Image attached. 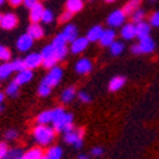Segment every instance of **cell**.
I'll return each instance as SVG.
<instances>
[{"mask_svg": "<svg viewBox=\"0 0 159 159\" xmlns=\"http://www.w3.org/2000/svg\"><path fill=\"white\" fill-rule=\"evenodd\" d=\"M33 138L40 146H47L54 141L56 131H54L53 126L37 124V126L33 129Z\"/></svg>", "mask_w": 159, "mask_h": 159, "instance_id": "6da1fadb", "label": "cell"}, {"mask_svg": "<svg viewBox=\"0 0 159 159\" xmlns=\"http://www.w3.org/2000/svg\"><path fill=\"white\" fill-rule=\"evenodd\" d=\"M73 121H74V115L71 112H67L66 109H64L63 112L60 114L51 124H53V128H54L56 132L66 134V132H68V131H71V129L75 128Z\"/></svg>", "mask_w": 159, "mask_h": 159, "instance_id": "7a4b0ae2", "label": "cell"}, {"mask_svg": "<svg viewBox=\"0 0 159 159\" xmlns=\"http://www.w3.org/2000/svg\"><path fill=\"white\" fill-rule=\"evenodd\" d=\"M40 54H41V58H43V64H41V66H43L44 68L50 70V68H53L54 66H57L58 60H57V56H56V48L53 47L51 43L47 44L46 47H43V50L40 51Z\"/></svg>", "mask_w": 159, "mask_h": 159, "instance_id": "3957f363", "label": "cell"}, {"mask_svg": "<svg viewBox=\"0 0 159 159\" xmlns=\"http://www.w3.org/2000/svg\"><path fill=\"white\" fill-rule=\"evenodd\" d=\"M83 136H84V129L83 128H74L71 131L64 134V141L66 143L73 145L74 148L81 149L83 148Z\"/></svg>", "mask_w": 159, "mask_h": 159, "instance_id": "277c9868", "label": "cell"}, {"mask_svg": "<svg viewBox=\"0 0 159 159\" xmlns=\"http://www.w3.org/2000/svg\"><path fill=\"white\" fill-rule=\"evenodd\" d=\"M64 111L63 107H57V108H53V109H46V111H41V112L37 115L36 121L37 124H43V125H48L60 115V114Z\"/></svg>", "mask_w": 159, "mask_h": 159, "instance_id": "5b68a950", "label": "cell"}, {"mask_svg": "<svg viewBox=\"0 0 159 159\" xmlns=\"http://www.w3.org/2000/svg\"><path fill=\"white\" fill-rule=\"evenodd\" d=\"M126 20V14L124 13L122 9H115L114 11H111V13L108 14V17H107V24H108L109 27H121L124 23H125Z\"/></svg>", "mask_w": 159, "mask_h": 159, "instance_id": "8992f818", "label": "cell"}, {"mask_svg": "<svg viewBox=\"0 0 159 159\" xmlns=\"http://www.w3.org/2000/svg\"><path fill=\"white\" fill-rule=\"evenodd\" d=\"M61 78H63V68H61L60 66H54L53 68H50V71L47 73V75L44 77L43 80L48 84V85L56 87V85L60 84Z\"/></svg>", "mask_w": 159, "mask_h": 159, "instance_id": "52a82bcc", "label": "cell"}, {"mask_svg": "<svg viewBox=\"0 0 159 159\" xmlns=\"http://www.w3.org/2000/svg\"><path fill=\"white\" fill-rule=\"evenodd\" d=\"M19 24V17L11 11H6L2 14V20H0V27L3 30H13Z\"/></svg>", "mask_w": 159, "mask_h": 159, "instance_id": "ba28073f", "label": "cell"}, {"mask_svg": "<svg viewBox=\"0 0 159 159\" xmlns=\"http://www.w3.org/2000/svg\"><path fill=\"white\" fill-rule=\"evenodd\" d=\"M88 44H89V41L87 40L85 36H78L75 40H73L70 43V51L73 54H81L88 47Z\"/></svg>", "mask_w": 159, "mask_h": 159, "instance_id": "9c48e42d", "label": "cell"}, {"mask_svg": "<svg viewBox=\"0 0 159 159\" xmlns=\"http://www.w3.org/2000/svg\"><path fill=\"white\" fill-rule=\"evenodd\" d=\"M74 70H75V73L80 74V75H85V74L93 71V61L89 58H87V57H83V58H80L75 63Z\"/></svg>", "mask_w": 159, "mask_h": 159, "instance_id": "30bf717a", "label": "cell"}, {"mask_svg": "<svg viewBox=\"0 0 159 159\" xmlns=\"http://www.w3.org/2000/svg\"><path fill=\"white\" fill-rule=\"evenodd\" d=\"M33 44H34V40L31 39V37H30L27 33L20 34L19 39L16 40V47H17V50H19V51H21V53L29 51V50L33 47Z\"/></svg>", "mask_w": 159, "mask_h": 159, "instance_id": "8fae6325", "label": "cell"}, {"mask_svg": "<svg viewBox=\"0 0 159 159\" xmlns=\"http://www.w3.org/2000/svg\"><path fill=\"white\" fill-rule=\"evenodd\" d=\"M24 64H26V68L30 70H34V68H39L41 64H43V58H41V54L40 53H29L26 57H24Z\"/></svg>", "mask_w": 159, "mask_h": 159, "instance_id": "7c38bea8", "label": "cell"}, {"mask_svg": "<svg viewBox=\"0 0 159 159\" xmlns=\"http://www.w3.org/2000/svg\"><path fill=\"white\" fill-rule=\"evenodd\" d=\"M115 36H116V33H115V30H114L112 27H109V29H104L102 34H101V37H99V40H98L99 46L101 47H109L116 40Z\"/></svg>", "mask_w": 159, "mask_h": 159, "instance_id": "4fadbf2b", "label": "cell"}, {"mask_svg": "<svg viewBox=\"0 0 159 159\" xmlns=\"http://www.w3.org/2000/svg\"><path fill=\"white\" fill-rule=\"evenodd\" d=\"M138 47H139V53L141 54H149V53H152V51H155L156 44L152 37L148 36V37H143V39L139 40Z\"/></svg>", "mask_w": 159, "mask_h": 159, "instance_id": "5bb4252c", "label": "cell"}, {"mask_svg": "<svg viewBox=\"0 0 159 159\" xmlns=\"http://www.w3.org/2000/svg\"><path fill=\"white\" fill-rule=\"evenodd\" d=\"M151 30H152V26L149 24V21L142 20V21H139V23L135 24V31H136L135 37L138 40H141V39H143V37L151 36Z\"/></svg>", "mask_w": 159, "mask_h": 159, "instance_id": "9a60e30c", "label": "cell"}, {"mask_svg": "<svg viewBox=\"0 0 159 159\" xmlns=\"http://www.w3.org/2000/svg\"><path fill=\"white\" fill-rule=\"evenodd\" d=\"M44 9H46V7L40 3V2L36 4V6L31 7V9H29L30 23H40V21H41V16H43Z\"/></svg>", "mask_w": 159, "mask_h": 159, "instance_id": "2e32d148", "label": "cell"}, {"mask_svg": "<svg viewBox=\"0 0 159 159\" xmlns=\"http://www.w3.org/2000/svg\"><path fill=\"white\" fill-rule=\"evenodd\" d=\"M26 33L33 40H40L44 37V29L40 23H30L26 30Z\"/></svg>", "mask_w": 159, "mask_h": 159, "instance_id": "e0dca14e", "label": "cell"}, {"mask_svg": "<svg viewBox=\"0 0 159 159\" xmlns=\"http://www.w3.org/2000/svg\"><path fill=\"white\" fill-rule=\"evenodd\" d=\"M33 80V70L30 68H24L19 73H16V77H14L13 81H16L19 85H24V84L30 83Z\"/></svg>", "mask_w": 159, "mask_h": 159, "instance_id": "ac0fdd59", "label": "cell"}, {"mask_svg": "<svg viewBox=\"0 0 159 159\" xmlns=\"http://www.w3.org/2000/svg\"><path fill=\"white\" fill-rule=\"evenodd\" d=\"M119 36L122 37L124 40H132L135 39L136 31H135V23H124L121 26V31H119Z\"/></svg>", "mask_w": 159, "mask_h": 159, "instance_id": "d6986e66", "label": "cell"}, {"mask_svg": "<svg viewBox=\"0 0 159 159\" xmlns=\"http://www.w3.org/2000/svg\"><path fill=\"white\" fill-rule=\"evenodd\" d=\"M61 33L64 34V37H66L67 41L71 43L73 40H75L77 37H78V29H77L75 24H73L71 21H70V23H67L66 26H64V29H63Z\"/></svg>", "mask_w": 159, "mask_h": 159, "instance_id": "ffe728a7", "label": "cell"}, {"mask_svg": "<svg viewBox=\"0 0 159 159\" xmlns=\"http://www.w3.org/2000/svg\"><path fill=\"white\" fill-rule=\"evenodd\" d=\"M125 83H126V78L124 75H115L109 80L108 89L111 93H116V91H119V89L125 85Z\"/></svg>", "mask_w": 159, "mask_h": 159, "instance_id": "44dd1931", "label": "cell"}, {"mask_svg": "<svg viewBox=\"0 0 159 159\" xmlns=\"http://www.w3.org/2000/svg\"><path fill=\"white\" fill-rule=\"evenodd\" d=\"M102 31H104V27L101 24H95V26H93L88 30L85 37L89 43H97L99 40V37H101V34H102Z\"/></svg>", "mask_w": 159, "mask_h": 159, "instance_id": "7402d4cb", "label": "cell"}, {"mask_svg": "<svg viewBox=\"0 0 159 159\" xmlns=\"http://www.w3.org/2000/svg\"><path fill=\"white\" fill-rule=\"evenodd\" d=\"M75 97H77L75 87L70 85V87H67V88L63 89V93H61V95H60V99H61V102L68 104V102H71V101H73Z\"/></svg>", "mask_w": 159, "mask_h": 159, "instance_id": "603a6c76", "label": "cell"}, {"mask_svg": "<svg viewBox=\"0 0 159 159\" xmlns=\"http://www.w3.org/2000/svg\"><path fill=\"white\" fill-rule=\"evenodd\" d=\"M44 158V151L40 146L36 148H30L29 151L23 153V159H43Z\"/></svg>", "mask_w": 159, "mask_h": 159, "instance_id": "cb8c5ba5", "label": "cell"}, {"mask_svg": "<svg viewBox=\"0 0 159 159\" xmlns=\"http://www.w3.org/2000/svg\"><path fill=\"white\" fill-rule=\"evenodd\" d=\"M84 7V2L83 0H67L66 2V10L71 11L73 14L81 11Z\"/></svg>", "mask_w": 159, "mask_h": 159, "instance_id": "d4e9b609", "label": "cell"}, {"mask_svg": "<svg viewBox=\"0 0 159 159\" xmlns=\"http://www.w3.org/2000/svg\"><path fill=\"white\" fill-rule=\"evenodd\" d=\"M13 74V67L9 61H2L0 64V81L3 80H7L10 75Z\"/></svg>", "mask_w": 159, "mask_h": 159, "instance_id": "484cf974", "label": "cell"}, {"mask_svg": "<svg viewBox=\"0 0 159 159\" xmlns=\"http://www.w3.org/2000/svg\"><path fill=\"white\" fill-rule=\"evenodd\" d=\"M141 2H142V0H128V2L124 4V7H122L124 13H125L126 16H131V14H132L136 9H139Z\"/></svg>", "mask_w": 159, "mask_h": 159, "instance_id": "4316f807", "label": "cell"}, {"mask_svg": "<svg viewBox=\"0 0 159 159\" xmlns=\"http://www.w3.org/2000/svg\"><path fill=\"white\" fill-rule=\"evenodd\" d=\"M46 156L50 159H61L63 158V148L58 145H53L47 149Z\"/></svg>", "mask_w": 159, "mask_h": 159, "instance_id": "83f0119b", "label": "cell"}, {"mask_svg": "<svg viewBox=\"0 0 159 159\" xmlns=\"http://www.w3.org/2000/svg\"><path fill=\"white\" fill-rule=\"evenodd\" d=\"M124 50H125V44H124V41H121V40H115V41L109 46V51H111L112 56H119V54H122Z\"/></svg>", "mask_w": 159, "mask_h": 159, "instance_id": "f1b7e54d", "label": "cell"}, {"mask_svg": "<svg viewBox=\"0 0 159 159\" xmlns=\"http://www.w3.org/2000/svg\"><path fill=\"white\" fill-rule=\"evenodd\" d=\"M51 89H53V87L48 85V84L46 83V81H41V83L39 84V88H37V94H39L40 97H48L50 93H51Z\"/></svg>", "mask_w": 159, "mask_h": 159, "instance_id": "f546056e", "label": "cell"}, {"mask_svg": "<svg viewBox=\"0 0 159 159\" xmlns=\"http://www.w3.org/2000/svg\"><path fill=\"white\" fill-rule=\"evenodd\" d=\"M23 149L21 148H13L10 149L9 148V152L6 153L3 159H23Z\"/></svg>", "mask_w": 159, "mask_h": 159, "instance_id": "4dcf8cb0", "label": "cell"}, {"mask_svg": "<svg viewBox=\"0 0 159 159\" xmlns=\"http://www.w3.org/2000/svg\"><path fill=\"white\" fill-rule=\"evenodd\" d=\"M51 44H53L54 48H60V47H66L67 44H68V41L66 40V37H64L63 33H58L57 36H54Z\"/></svg>", "mask_w": 159, "mask_h": 159, "instance_id": "1f68e13d", "label": "cell"}, {"mask_svg": "<svg viewBox=\"0 0 159 159\" xmlns=\"http://www.w3.org/2000/svg\"><path fill=\"white\" fill-rule=\"evenodd\" d=\"M129 17H131V21H132V23H135V24L139 23V21H142V20L145 19V10L139 7V9H136Z\"/></svg>", "mask_w": 159, "mask_h": 159, "instance_id": "d6a6232c", "label": "cell"}, {"mask_svg": "<svg viewBox=\"0 0 159 159\" xmlns=\"http://www.w3.org/2000/svg\"><path fill=\"white\" fill-rule=\"evenodd\" d=\"M19 84L16 83V81H11V83L9 84V85L6 87V95H9V97H16L17 94H19Z\"/></svg>", "mask_w": 159, "mask_h": 159, "instance_id": "836d02e7", "label": "cell"}, {"mask_svg": "<svg viewBox=\"0 0 159 159\" xmlns=\"http://www.w3.org/2000/svg\"><path fill=\"white\" fill-rule=\"evenodd\" d=\"M41 21L44 24H50L54 21V13L51 9H44L43 11V16H41Z\"/></svg>", "mask_w": 159, "mask_h": 159, "instance_id": "e575fe53", "label": "cell"}, {"mask_svg": "<svg viewBox=\"0 0 159 159\" xmlns=\"http://www.w3.org/2000/svg\"><path fill=\"white\" fill-rule=\"evenodd\" d=\"M11 58V51L9 47L0 44V61H9Z\"/></svg>", "mask_w": 159, "mask_h": 159, "instance_id": "d590c367", "label": "cell"}, {"mask_svg": "<svg viewBox=\"0 0 159 159\" xmlns=\"http://www.w3.org/2000/svg\"><path fill=\"white\" fill-rule=\"evenodd\" d=\"M10 64H11V67H13V71H16V73H19V71H21V70L26 68L24 58H14Z\"/></svg>", "mask_w": 159, "mask_h": 159, "instance_id": "8d00e7d4", "label": "cell"}, {"mask_svg": "<svg viewBox=\"0 0 159 159\" xmlns=\"http://www.w3.org/2000/svg\"><path fill=\"white\" fill-rule=\"evenodd\" d=\"M73 16H74V14L71 13V11H68V10H64L63 13L60 14V17H58V23H61V24L70 23V20L73 19Z\"/></svg>", "mask_w": 159, "mask_h": 159, "instance_id": "74e56055", "label": "cell"}, {"mask_svg": "<svg viewBox=\"0 0 159 159\" xmlns=\"http://www.w3.org/2000/svg\"><path fill=\"white\" fill-rule=\"evenodd\" d=\"M77 98L81 101L83 104H89L91 102V95H89L87 91H77Z\"/></svg>", "mask_w": 159, "mask_h": 159, "instance_id": "f35d334b", "label": "cell"}, {"mask_svg": "<svg viewBox=\"0 0 159 159\" xmlns=\"http://www.w3.org/2000/svg\"><path fill=\"white\" fill-rule=\"evenodd\" d=\"M68 54V47H60V48H56V56H57V60L58 61H63L64 58L67 57Z\"/></svg>", "mask_w": 159, "mask_h": 159, "instance_id": "ab89813d", "label": "cell"}, {"mask_svg": "<svg viewBox=\"0 0 159 159\" xmlns=\"http://www.w3.org/2000/svg\"><path fill=\"white\" fill-rule=\"evenodd\" d=\"M149 24L152 27H159V10L153 11V13L149 16Z\"/></svg>", "mask_w": 159, "mask_h": 159, "instance_id": "60d3db41", "label": "cell"}, {"mask_svg": "<svg viewBox=\"0 0 159 159\" xmlns=\"http://www.w3.org/2000/svg\"><path fill=\"white\" fill-rule=\"evenodd\" d=\"M4 136H6V139H16L17 136H19V132H17L16 129H9V131H6V134H4Z\"/></svg>", "mask_w": 159, "mask_h": 159, "instance_id": "b9f144b4", "label": "cell"}, {"mask_svg": "<svg viewBox=\"0 0 159 159\" xmlns=\"http://www.w3.org/2000/svg\"><path fill=\"white\" fill-rule=\"evenodd\" d=\"M7 152H9V146H7V143L6 142H0V159H3Z\"/></svg>", "mask_w": 159, "mask_h": 159, "instance_id": "7bdbcfd3", "label": "cell"}, {"mask_svg": "<svg viewBox=\"0 0 159 159\" xmlns=\"http://www.w3.org/2000/svg\"><path fill=\"white\" fill-rule=\"evenodd\" d=\"M104 153V149L101 148V146H94L93 149H91V155L95 156V158H98V156H101Z\"/></svg>", "mask_w": 159, "mask_h": 159, "instance_id": "ee69618b", "label": "cell"}, {"mask_svg": "<svg viewBox=\"0 0 159 159\" xmlns=\"http://www.w3.org/2000/svg\"><path fill=\"white\" fill-rule=\"evenodd\" d=\"M39 2H40V0H24L23 4H24V7H26V9H31V7L36 6Z\"/></svg>", "mask_w": 159, "mask_h": 159, "instance_id": "f6af8a7d", "label": "cell"}, {"mask_svg": "<svg viewBox=\"0 0 159 159\" xmlns=\"http://www.w3.org/2000/svg\"><path fill=\"white\" fill-rule=\"evenodd\" d=\"M23 2H24V0H7V3H9L11 7H19V6H21V4H23Z\"/></svg>", "mask_w": 159, "mask_h": 159, "instance_id": "bcb514c9", "label": "cell"}, {"mask_svg": "<svg viewBox=\"0 0 159 159\" xmlns=\"http://www.w3.org/2000/svg\"><path fill=\"white\" fill-rule=\"evenodd\" d=\"M129 50H131V53H132V54H141V53H139L138 43H136V44H132V46H131V48H129Z\"/></svg>", "mask_w": 159, "mask_h": 159, "instance_id": "7dc6e473", "label": "cell"}, {"mask_svg": "<svg viewBox=\"0 0 159 159\" xmlns=\"http://www.w3.org/2000/svg\"><path fill=\"white\" fill-rule=\"evenodd\" d=\"M3 101H4V93H0V105L3 104Z\"/></svg>", "mask_w": 159, "mask_h": 159, "instance_id": "c3c4849f", "label": "cell"}, {"mask_svg": "<svg viewBox=\"0 0 159 159\" xmlns=\"http://www.w3.org/2000/svg\"><path fill=\"white\" fill-rule=\"evenodd\" d=\"M78 159H89V158H88L87 155H84V153H81V155L78 156Z\"/></svg>", "mask_w": 159, "mask_h": 159, "instance_id": "681fc988", "label": "cell"}, {"mask_svg": "<svg viewBox=\"0 0 159 159\" xmlns=\"http://www.w3.org/2000/svg\"><path fill=\"white\" fill-rule=\"evenodd\" d=\"M6 2H7V0H0V7L3 6V4H4V3H6Z\"/></svg>", "mask_w": 159, "mask_h": 159, "instance_id": "f907efd6", "label": "cell"}, {"mask_svg": "<svg viewBox=\"0 0 159 159\" xmlns=\"http://www.w3.org/2000/svg\"><path fill=\"white\" fill-rule=\"evenodd\" d=\"M107 3H112V2H116V0H105Z\"/></svg>", "mask_w": 159, "mask_h": 159, "instance_id": "816d5d0a", "label": "cell"}, {"mask_svg": "<svg viewBox=\"0 0 159 159\" xmlns=\"http://www.w3.org/2000/svg\"><path fill=\"white\" fill-rule=\"evenodd\" d=\"M3 108H4V107H3V104H2V105H0V112L3 111Z\"/></svg>", "mask_w": 159, "mask_h": 159, "instance_id": "f5cc1de1", "label": "cell"}, {"mask_svg": "<svg viewBox=\"0 0 159 159\" xmlns=\"http://www.w3.org/2000/svg\"><path fill=\"white\" fill-rule=\"evenodd\" d=\"M43 159H50V158H47V156H46V155H44V158H43Z\"/></svg>", "mask_w": 159, "mask_h": 159, "instance_id": "db71d44e", "label": "cell"}, {"mask_svg": "<svg viewBox=\"0 0 159 159\" xmlns=\"http://www.w3.org/2000/svg\"><path fill=\"white\" fill-rule=\"evenodd\" d=\"M151 3H155V0H151Z\"/></svg>", "mask_w": 159, "mask_h": 159, "instance_id": "11a10c76", "label": "cell"}, {"mask_svg": "<svg viewBox=\"0 0 159 159\" xmlns=\"http://www.w3.org/2000/svg\"><path fill=\"white\" fill-rule=\"evenodd\" d=\"M0 20H2V13H0Z\"/></svg>", "mask_w": 159, "mask_h": 159, "instance_id": "9f6ffc18", "label": "cell"}, {"mask_svg": "<svg viewBox=\"0 0 159 159\" xmlns=\"http://www.w3.org/2000/svg\"><path fill=\"white\" fill-rule=\"evenodd\" d=\"M88 2H93V0H88Z\"/></svg>", "mask_w": 159, "mask_h": 159, "instance_id": "6f0895ef", "label": "cell"}]
</instances>
